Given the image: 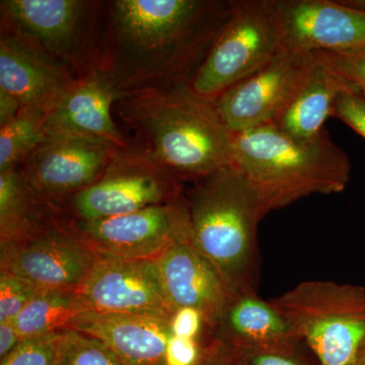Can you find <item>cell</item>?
Instances as JSON below:
<instances>
[{"label":"cell","mask_w":365,"mask_h":365,"mask_svg":"<svg viewBox=\"0 0 365 365\" xmlns=\"http://www.w3.org/2000/svg\"><path fill=\"white\" fill-rule=\"evenodd\" d=\"M341 2H342L343 4H345V6L365 11V0H345V1Z\"/></svg>","instance_id":"obj_35"},{"label":"cell","mask_w":365,"mask_h":365,"mask_svg":"<svg viewBox=\"0 0 365 365\" xmlns=\"http://www.w3.org/2000/svg\"><path fill=\"white\" fill-rule=\"evenodd\" d=\"M58 365H125L101 341L76 330L64 332Z\"/></svg>","instance_id":"obj_24"},{"label":"cell","mask_w":365,"mask_h":365,"mask_svg":"<svg viewBox=\"0 0 365 365\" xmlns=\"http://www.w3.org/2000/svg\"><path fill=\"white\" fill-rule=\"evenodd\" d=\"M208 347H202L198 339L173 335L165 352V365L199 364L205 357Z\"/></svg>","instance_id":"obj_29"},{"label":"cell","mask_w":365,"mask_h":365,"mask_svg":"<svg viewBox=\"0 0 365 365\" xmlns=\"http://www.w3.org/2000/svg\"><path fill=\"white\" fill-rule=\"evenodd\" d=\"M283 49L340 51L365 44V11L330 0H274Z\"/></svg>","instance_id":"obj_12"},{"label":"cell","mask_w":365,"mask_h":365,"mask_svg":"<svg viewBox=\"0 0 365 365\" xmlns=\"http://www.w3.org/2000/svg\"><path fill=\"white\" fill-rule=\"evenodd\" d=\"M349 88L337 73L316 58L306 81L273 125L292 138L312 140L325 130L324 124L333 116L338 95Z\"/></svg>","instance_id":"obj_19"},{"label":"cell","mask_w":365,"mask_h":365,"mask_svg":"<svg viewBox=\"0 0 365 365\" xmlns=\"http://www.w3.org/2000/svg\"><path fill=\"white\" fill-rule=\"evenodd\" d=\"M0 271L30 281L40 289L78 290L97 254L71 225L54 218L18 239L0 242Z\"/></svg>","instance_id":"obj_7"},{"label":"cell","mask_w":365,"mask_h":365,"mask_svg":"<svg viewBox=\"0 0 365 365\" xmlns=\"http://www.w3.org/2000/svg\"><path fill=\"white\" fill-rule=\"evenodd\" d=\"M79 294L91 311L132 314L170 321L175 311L163 294L153 260L97 254Z\"/></svg>","instance_id":"obj_11"},{"label":"cell","mask_w":365,"mask_h":365,"mask_svg":"<svg viewBox=\"0 0 365 365\" xmlns=\"http://www.w3.org/2000/svg\"><path fill=\"white\" fill-rule=\"evenodd\" d=\"M179 178L143 150L120 148L97 181L72 196L76 220H106L180 198Z\"/></svg>","instance_id":"obj_6"},{"label":"cell","mask_w":365,"mask_h":365,"mask_svg":"<svg viewBox=\"0 0 365 365\" xmlns=\"http://www.w3.org/2000/svg\"><path fill=\"white\" fill-rule=\"evenodd\" d=\"M71 81L14 38L0 41V88L19 101L21 109L47 116Z\"/></svg>","instance_id":"obj_17"},{"label":"cell","mask_w":365,"mask_h":365,"mask_svg":"<svg viewBox=\"0 0 365 365\" xmlns=\"http://www.w3.org/2000/svg\"><path fill=\"white\" fill-rule=\"evenodd\" d=\"M205 325L202 313L192 307L176 309L170 321L173 335L193 339H199Z\"/></svg>","instance_id":"obj_30"},{"label":"cell","mask_w":365,"mask_h":365,"mask_svg":"<svg viewBox=\"0 0 365 365\" xmlns=\"http://www.w3.org/2000/svg\"><path fill=\"white\" fill-rule=\"evenodd\" d=\"M153 261L173 309H198L206 325L217 327L235 294L190 237L175 242Z\"/></svg>","instance_id":"obj_13"},{"label":"cell","mask_w":365,"mask_h":365,"mask_svg":"<svg viewBox=\"0 0 365 365\" xmlns=\"http://www.w3.org/2000/svg\"><path fill=\"white\" fill-rule=\"evenodd\" d=\"M314 54L319 61L337 73L352 91L365 98V44L351 49Z\"/></svg>","instance_id":"obj_26"},{"label":"cell","mask_w":365,"mask_h":365,"mask_svg":"<svg viewBox=\"0 0 365 365\" xmlns=\"http://www.w3.org/2000/svg\"><path fill=\"white\" fill-rule=\"evenodd\" d=\"M232 165L256 192L263 217L313 194L340 193L351 170L326 130L302 141L273 124L235 134Z\"/></svg>","instance_id":"obj_2"},{"label":"cell","mask_w":365,"mask_h":365,"mask_svg":"<svg viewBox=\"0 0 365 365\" xmlns=\"http://www.w3.org/2000/svg\"><path fill=\"white\" fill-rule=\"evenodd\" d=\"M350 365H365V344L361 348L359 354H357L356 359L353 360V362Z\"/></svg>","instance_id":"obj_36"},{"label":"cell","mask_w":365,"mask_h":365,"mask_svg":"<svg viewBox=\"0 0 365 365\" xmlns=\"http://www.w3.org/2000/svg\"><path fill=\"white\" fill-rule=\"evenodd\" d=\"M333 117L342 120L365 138V98L352 90L341 91L334 105Z\"/></svg>","instance_id":"obj_28"},{"label":"cell","mask_w":365,"mask_h":365,"mask_svg":"<svg viewBox=\"0 0 365 365\" xmlns=\"http://www.w3.org/2000/svg\"><path fill=\"white\" fill-rule=\"evenodd\" d=\"M66 331L21 340L0 365H58Z\"/></svg>","instance_id":"obj_25"},{"label":"cell","mask_w":365,"mask_h":365,"mask_svg":"<svg viewBox=\"0 0 365 365\" xmlns=\"http://www.w3.org/2000/svg\"><path fill=\"white\" fill-rule=\"evenodd\" d=\"M281 50L274 0L232 2L189 88L199 97L215 101Z\"/></svg>","instance_id":"obj_5"},{"label":"cell","mask_w":365,"mask_h":365,"mask_svg":"<svg viewBox=\"0 0 365 365\" xmlns=\"http://www.w3.org/2000/svg\"><path fill=\"white\" fill-rule=\"evenodd\" d=\"M269 302L322 365H350L365 344V287L306 281Z\"/></svg>","instance_id":"obj_4"},{"label":"cell","mask_w":365,"mask_h":365,"mask_svg":"<svg viewBox=\"0 0 365 365\" xmlns=\"http://www.w3.org/2000/svg\"><path fill=\"white\" fill-rule=\"evenodd\" d=\"M244 360V365H300L289 356L284 350L244 349L239 350Z\"/></svg>","instance_id":"obj_31"},{"label":"cell","mask_w":365,"mask_h":365,"mask_svg":"<svg viewBox=\"0 0 365 365\" xmlns=\"http://www.w3.org/2000/svg\"><path fill=\"white\" fill-rule=\"evenodd\" d=\"M47 201L31 189L20 168L0 172V242L23 237L52 220Z\"/></svg>","instance_id":"obj_22"},{"label":"cell","mask_w":365,"mask_h":365,"mask_svg":"<svg viewBox=\"0 0 365 365\" xmlns=\"http://www.w3.org/2000/svg\"><path fill=\"white\" fill-rule=\"evenodd\" d=\"M316 62L314 53L281 50L265 66L215 100L234 134L274 124L284 112Z\"/></svg>","instance_id":"obj_8"},{"label":"cell","mask_w":365,"mask_h":365,"mask_svg":"<svg viewBox=\"0 0 365 365\" xmlns=\"http://www.w3.org/2000/svg\"><path fill=\"white\" fill-rule=\"evenodd\" d=\"M210 4L198 0H119L115 19L132 47L155 50L182 42L200 26Z\"/></svg>","instance_id":"obj_15"},{"label":"cell","mask_w":365,"mask_h":365,"mask_svg":"<svg viewBox=\"0 0 365 365\" xmlns=\"http://www.w3.org/2000/svg\"><path fill=\"white\" fill-rule=\"evenodd\" d=\"M185 201L192 244L235 294L252 289L257 227L263 215L251 185L230 165L197 180Z\"/></svg>","instance_id":"obj_3"},{"label":"cell","mask_w":365,"mask_h":365,"mask_svg":"<svg viewBox=\"0 0 365 365\" xmlns=\"http://www.w3.org/2000/svg\"><path fill=\"white\" fill-rule=\"evenodd\" d=\"M71 227L96 254L129 260H155L190 237L188 209L181 198L116 217L76 220Z\"/></svg>","instance_id":"obj_9"},{"label":"cell","mask_w":365,"mask_h":365,"mask_svg":"<svg viewBox=\"0 0 365 365\" xmlns=\"http://www.w3.org/2000/svg\"><path fill=\"white\" fill-rule=\"evenodd\" d=\"M20 111L19 101L9 91L0 88V127L11 122Z\"/></svg>","instance_id":"obj_33"},{"label":"cell","mask_w":365,"mask_h":365,"mask_svg":"<svg viewBox=\"0 0 365 365\" xmlns=\"http://www.w3.org/2000/svg\"><path fill=\"white\" fill-rule=\"evenodd\" d=\"M91 311L78 290L40 289L14 319L21 340L71 330L86 312Z\"/></svg>","instance_id":"obj_21"},{"label":"cell","mask_w":365,"mask_h":365,"mask_svg":"<svg viewBox=\"0 0 365 365\" xmlns=\"http://www.w3.org/2000/svg\"><path fill=\"white\" fill-rule=\"evenodd\" d=\"M124 119L143 132L148 150L179 179H202L232 163L235 134L215 101L197 96L188 83L132 93Z\"/></svg>","instance_id":"obj_1"},{"label":"cell","mask_w":365,"mask_h":365,"mask_svg":"<svg viewBox=\"0 0 365 365\" xmlns=\"http://www.w3.org/2000/svg\"><path fill=\"white\" fill-rule=\"evenodd\" d=\"M234 365H244V364H242V362L240 361V360L237 359H235V362Z\"/></svg>","instance_id":"obj_37"},{"label":"cell","mask_w":365,"mask_h":365,"mask_svg":"<svg viewBox=\"0 0 365 365\" xmlns=\"http://www.w3.org/2000/svg\"><path fill=\"white\" fill-rule=\"evenodd\" d=\"M39 290L20 276L0 271V323L14 322Z\"/></svg>","instance_id":"obj_27"},{"label":"cell","mask_w":365,"mask_h":365,"mask_svg":"<svg viewBox=\"0 0 365 365\" xmlns=\"http://www.w3.org/2000/svg\"><path fill=\"white\" fill-rule=\"evenodd\" d=\"M46 115L21 109L18 116L0 127V172L16 168L44 139Z\"/></svg>","instance_id":"obj_23"},{"label":"cell","mask_w":365,"mask_h":365,"mask_svg":"<svg viewBox=\"0 0 365 365\" xmlns=\"http://www.w3.org/2000/svg\"><path fill=\"white\" fill-rule=\"evenodd\" d=\"M7 18L53 50L69 45L83 18L86 2L78 0H7Z\"/></svg>","instance_id":"obj_20"},{"label":"cell","mask_w":365,"mask_h":365,"mask_svg":"<svg viewBox=\"0 0 365 365\" xmlns=\"http://www.w3.org/2000/svg\"><path fill=\"white\" fill-rule=\"evenodd\" d=\"M21 341L20 336L11 322L0 323V360L13 351Z\"/></svg>","instance_id":"obj_34"},{"label":"cell","mask_w":365,"mask_h":365,"mask_svg":"<svg viewBox=\"0 0 365 365\" xmlns=\"http://www.w3.org/2000/svg\"><path fill=\"white\" fill-rule=\"evenodd\" d=\"M217 327L235 350H285L299 339L289 322L252 289L232 297Z\"/></svg>","instance_id":"obj_18"},{"label":"cell","mask_w":365,"mask_h":365,"mask_svg":"<svg viewBox=\"0 0 365 365\" xmlns=\"http://www.w3.org/2000/svg\"><path fill=\"white\" fill-rule=\"evenodd\" d=\"M118 98L116 86L101 74L71 81L46 116V134L91 137L126 148V141L111 115L113 103Z\"/></svg>","instance_id":"obj_14"},{"label":"cell","mask_w":365,"mask_h":365,"mask_svg":"<svg viewBox=\"0 0 365 365\" xmlns=\"http://www.w3.org/2000/svg\"><path fill=\"white\" fill-rule=\"evenodd\" d=\"M118 150L102 139L46 134L19 168L31 189L47 201L91 186Z\"/></svg>","instance_id":"obj_10"},{"label":"cell","mask_w":365,"mask_h":365,"mask_svg":"<svg viewBox=\"0 0 365 365\" xmlns=\"http://www.w3.org/2000/svg\"><path fill=\"white\" fill-rule=\"evenodd\" d=\"M71 330L101 341L125 365H165L173 336L165 319L95 311L81 314Z\"/></svg>","instance_id":"obj_16"},{"label":"cell","mask_w":365,"mask_h":365,"mask_svg":"<svg viewBox=\"0 0 365 365\" xmlns=\"http://www.w3.org/2000/svg\"><path fill=\"white\" fill-rule=\"evenodd\" d=\"M235 359V350L220 340L209 345L205 357L197 365H234Z\"/></svg>","instance_id":"obj_32"}]
</instances>
